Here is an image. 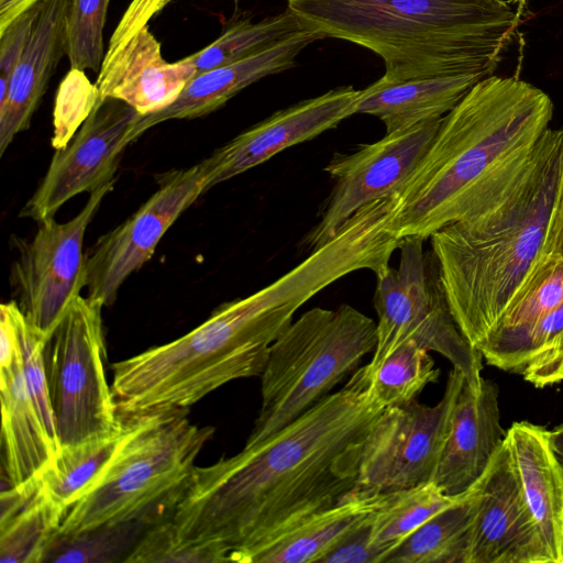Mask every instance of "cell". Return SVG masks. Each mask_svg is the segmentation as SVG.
<instances>
[{
  "mask_svg": "<svg viewBox=\"0 0 563 563\" xmlns=\"http://www.w3.org/2000/svg\"><path fill=\"white\" fill-rule=\"evenodd\" d=\"M386 408L357 368L278 432L196 467L168 517L177 534L225 549L232 562L353 494L363 444Z\"/></svg>",
  "mask_w": 563,
  "mask_h": 563,
  "instance_id": "obj_1",
  "label": "cell"
},
{
  "mask_svg": "<svg viewBox=\"0 0 563 563\" xmlns=\"http://www.w3.org/2000/svg\"><path fill=\"white\" fill-rule=\"evenodd\" d=\"M554 106L540 88L487 76L443 117L424 156L395 194L390 230L429 239L515 186L528 170Z\"/></svg>",
  "mask_w": 563,
  "mask_h": 563,
  "instance_id": "obj_2",
  "label": "cell"
},
{
  "mask_svg": "<svg viewBox=\"0 0 563 563\" xmlns=\"http://www.w3.org/2000/svg\"><path fill=\"white\" fill-rule=\"evenodd\" d=\"M563 176V129H548L522 178L429 239L452 316L477 345L539 264Z\"/></svg>",
  "mask_w": 563,
  "mask_h": 563,
  "instance_id": "obj_3",
  "label": "cell"
},
{
  "mask_svg": "<svg viewBox=\"0 0 563 563\" xmlns=\"http://www.w3.org/2000/svg\"><path fill=\"white\" fill-rule=\"evenodd\" d=\"M287 8L323 37L377 54L390 81L490 76L519 25L504 0H287Z\"/></svg>",
  "mask_w": 563,
  "mask_h": 563,
  "instance_id": "obj_4",
  "label": "cell"
},
{
  "mask_svg": "<svg viewBox=\"0 0 563 563\" xmlns=\"http://www.w3.org/2000/svg\"><path fill=\"white\" fill-rule=\"evenodd\" d=\"M299 308L294 289L276 279L222 303L179 339L112 364L119 413L188 410L229 382L261 376L271 345Z\"/></svg>",
  "mask_w": 563,
  "mask_h": 563,
  "instance_id": "obj_5",
  "label": "cell"
},
{
  "mask_svg": "<svg viewBox=\"0 0 563 563\" xmlns=\"http://www.w3.org/2000/svg\"><path fill=\"white\" fill-rule=\"evenodd\" d=\"M188 410L133 416L118 453L85 495L64 516L56 536H73L132 520L168 518L188 486L195 462L214 428L199 427Z\"/></svg>",
  "mask_w": 563,
  "mask_h": 563,
  "instance_id": "obj_6",
  "label": "cell"
},
{
  "mask_svg": "<svg viewBox=\"0 0 563 563\" xmlns=\"http://www.w3.org/2000/svg\"><path fill=\"white\" fill-rule=\"evenodd\" d=\"M376 322L343 303L312 308L273 342L261 377L262 404L245 446L261 443L318 404L374 352Z\"/></svg>",
  "mask_w": 563,
  "mask_h": 563,
  "instance_id": "obj_7",
  "label": "cell"
},
{
  "mask_svg": "<svg viewBox=\"0 0 563 563\" xmlns=\"http://www.w3.org/2000/svg\"><path fill=\"white\" fill-rule=\"evenodd\" d=\"M423 241L415 235L400 239L398 266L376 275L377 342L368 366H378L400 344L413 341L448 358L479 390L483 356L456 324L437 260L432 251H423Z\"/></svg>",
  "mask_w": 563,
  "mask_h": 563,
  "instance_id": "obj_8",
  "label": "cell"
},
{
  "mask_svg": "<svg viewBox=\"0 0 563 563\" xmlns=\"http://www.w3.org/2000/svg\"><path fill=\"white\" fill-rule=\"evenodd\" d=\"M102 308L77 296L45 339L43 357L60 448L109 434L122 424L107 383Z\"/></svg>",
  "mask_w": 563,
  "mask_h": 563,
  "instance_id": "obj_9",
  "label": "cell"
},
{
  "mask_svg": "<svg viewBox=\"0 0 563 563\" xmlns=\"http://www.w3.org/2000/svg\"><path fill=\"white\" fill-rule=\"evenodd\" d=\"M464 382L453 367L437 405L416 400L385 409L363 444L353 493L374 496L432 482Z\"/></svg>",
  "mask_w": 563,
  "mask_h": 563,
  "instance_id": "obj_10",
  "label": "cell"
},
{
  "mask_svg": "<svg viewBox=\"0 0 563 563\" xmlns=\"http://www.w3.org/2000/svg\"><path fill=\"white\" fill-rule=\"evenodd\" d=\"M113 186L114 181L91 192L71 220L65 223L54 218L40 221L32 239L16 241L18 256L10 273L14 301L44 336L85 288V233Z\"/></svg>",
  "mask_w": 563,
  "mask_h": 563,
  "instance_id": "obj_11",
  "label": "cell"
},
{
  "mask_svg": "<svg viewBox=\"0 0 563 563\" xmlns=\"http://www.w3.org/2000/svg\"><path fill=\"white\" fill-rule=\"evenodd\" d=\"M442 119L386 133L347 154H334L324 167L333 180L332 191L303 245L313 250L324 244L364 206L395 195L424 156Z\"/></svg>",
  "mask_w": 563,
  "mask_h": 563,
  "instance_id": "obj_12",
  "label": "cell"
},
{
  "mask_svg": "<svg viewBox=\"0 0 563 563\" xmlns=\"http://www.w3.org/2000/svg\"><path fill=\"white\" fill-rule=\"evenodd\" d=\"M205 191L201 163L163 175L158 189L86 255L88 298L103 307L112 305L126 278L151 260L163 235Z\"/></svg>",
  "mask_w": 563,
  "mask_h": 563,
  "instance_id": "obj_13",
  "label": "cell"
},
{
  "mask_svg": "<svg viewBox=\"0 0 563 563\" xmlns=\"http://www.w3.org/2000/svg\"><path fill=\"white\" fill-rule=\"evenodd\" d=\"M167 2L131 1L110 37L97 75L98 102L119 99L146 115L170 106L196 76L187 57L166 62L161 43L150 31L151 19Z\"/></svg>",
  "mask_w": 563,
  "mask_h": 563,
  "instance_id": "obj_14",
  "label": "cell"
},
{
  "mask_svg": "<svg viewBox=\"0 0 563 563\" xmlns=\"http://www.w3.org/2000/svg\"><path fill=\"white\" fill-rule=\"evenodd\" d=\"M122 100L97 102L77 134L56 150L47 172L20 216L36 222L54 218L58 209L81 192H93L114 181V174L137 117Z\"/></svg>",
  "mask_w": 563,
  "mask_h": 563,
  "instance_id": "obj_15",
  "label": "cell"
},
{
  "mask_svg": "<svg viewBox=\"0 0 563 563\" xmlns=\"http://www.w3.org/2000/svg\"><path fill=\"white\" fill-rule=\"evenodd\" d=\"M361 90L338 87L302 100L256 123L200 162L206 189L261 165L294 145L336 128L355 114Z\"/></svg>",
  "mask_w": 563,
  "mask_h": 563,
  "instance_id": "obj_16",
  "label": "cell"
},
{
  "mask_svg": "<svg viewBox=\"0 0 563 563\" xmlns=\"http://www.w3.org/2000/svg\"><path fill=\"white\" fill-rule=\"evenodd\" d=\"M479 483L468 563H552L507 439Z\"/></svg>",
  "mask_w": 563,
  "mask_h": 563,
  "instance_id": "obj_17",
  "label": "cell"
},
{
  "mask_svg": "<svg viewBox=\"0 0 563 563\" xmlns=\"http://www.w3.org/2000/svg\"><path fill=\"white\" fill-rule=\"evenodd\" d=\"M506 439L497 385L483 378L481 389L475 390L465 379L432 482L448 496L467 494L485 474Z\"/></svg>",
  "mask_w": 563,
  "mask_h": 563,
  "instance_id": "obj_18",
  "label": "cell"
},
{
  "mask_svg": "<svg viewBox=\"0 0 563 563\" xmlns=\"http://www.w3.org/2000/svg\"><path fill=\"white\" fill-rule=\"evenodd\" d=\"M322 38L306 27L256 54L195 76L170 106L137 117L131 131L132 141L164 121L195 119L218 110L253 82L294 67L300 52Z\"/></svg>",
  "mask_w": 563,
  "mask_h": 563,
  "instance_id": "obj_19",
  "label": "cell"
},
{
  "mask_svg": "<svg viewBox=\"0 0 563 563\" xmlns=\"http://www.w3.org/2000/svg\"><path fill=\"white\" fill-rule=\"evenodd\" d=\"M70 0H40L32 33L0 104V156L16 134L30 128L51 77L66 55V15Z\"/></svg>",
  "mask_w": 563,
  "mask_h": 563,
  "instance_id": "obj_20",
  "label": "cell"
},
{
  "mask_svg": "<svg viewBox=\"0 0 563 563\" xmlns=\"http://www.w3.org/2000/svg\"><path fill=\"white\" fill-rule=\"evenodd\" d=\"M0 380L2 476L11 486H21L40 477L58 449L27 389L19 346L13 362L0 367Z\"/></svg>",
  "mask_w": 563,
  "mask_h": 563,
  "instance_id": "obj_21",
  "label": "cell"
},
{
  "mask_svg": "<svg viewBox=\"0 0 563 563\" xmlns=\"http://www.w3.org/2000/svg\"><path fill=\"white\" fill-rule=\"evenodd\" d=\"M507 441L520 484L552 563H559L563 543V472L549 443V430L517 421Z\"/></svg>",
  "mask_w": 563,
  "mask_h": 563,
  "instance_id": "obj_22",
  "label": "cell"
},
{
  "mask_svg": "<svg viewBox=\"0 0 563 563\" xmlns=\"http://www.w3.org/2000/svg\"><path fill=\"white\" fill-rule=\"evenodd\" d=\"M485 77L461 74L390 81L380 77L361 90L356 113L378 118L386 133L446 115Z\"/></svg>",
  "mask_w": 563,
  "mask_h": 563,
  "instance_id": "obj_23",
  "label": "cell"
},
{
  "mask_svg": "<svg viewBox=\"0 0 563 563\" xmlns=\"http://www.w3.org/2000/svg\"><path fill=\"white\" fill-rule=\"evenodd\" d=\"M562 300L563 260H541L515 294L494 329L477 345L486 363L514 373L528 334Z\"/></svg>",
  "mask_w": 563,
  "mask_h": 563,
  "instance_id": "obj_24",
  "label": "cell"
},
{
  "mask_svg": "<svg viewBox=\"0 0 563 563\" xmlns=\"http://www.w3.org/2000/svg\"><path fill=\"white\" fill-rule=\"evenodd\" d=\"M376 495L351 494L339 504L317 511L246 553L241 563H310L319 559L368 515Z\"/></svg>",
  "mask_w": 563,
  "mask_h": 563,
  "instance_id": "obj_25",
  "label": "cell"
},
{
  "mask_svg": "<svg viewBox=\"0 0 563 563\" xmlns=\"http://www.w3.org/2000/svg\"><path fill=\"white\" fill-rule=\"evenodd\" d=\"M479 481L459 501L410 533L384 563H468Z\"/></svg>",
  "mask_w": 563,
  "mask_h": 563,
  "instance_id": "obj_26",
  "label": "cell"
},
{
  "mask_svg": "<svg viewBox=\"0 0 563 563\" xmlns=\"http://www.w3.org/2000/svg\"><path fill=\"white\" fill-rule=\"evenodd\" d=\"M115 431L82 443L63 446L41 475L45 495L64 516L111 463L133 426V416H123Z\"/></svg>",
  "mask_w": 563,
  "mask_h": 563,
  "instance_id": "obj_27",
  "label": "cell"
},
{
  "mask_svg": "<svg viewBox=\"0 0 563 563\" xmlns=\"http://www.w3.org/2000/svg\"><path fill=\"white\" fill-rule=\"evenodd\" d=\"M463 496H448L433 482L376 495L371 512L372 541L382 563L410 533Z\"/></svg>",
  "mask_w": 563,
  "mask_h": 563,
  "instance_id": "obj_28",
  "label": "cell"
},
{
  "mask_svg": "<svg viewBox=\"0 0 563 563\" xmlns=\"http://www.w3.org/2000/svg\"><path fill=\"white\" fill-rule=\"evenodd\" d=\"M305 29L288 8L258 22L240 20L207 47L187 56V59L195 66L197 76L256 54Z\"/></svg>",
  "mask_w": 563,
  "mask_h": 563,
  "instance_id": "obj_29",
  "label": "cell"
},
{
  "mask_svg": "<svg viewBox=\"0 0 563 563\" xmlns=\"http://www.w3.org/2000/svg\"><path fill=\"white\" fill-rule=\"evenodd\" d=\"M63 518V511L45 495L38 478V487L29 501L0 522V562L42 563Z\"/></svg>",
  "mask_w": 563,
  "mask_h": 563,
  "instance_id": "obj_30",
  "label": "cell"
},
{
  "mask_svg": "<svg viewBox=\"0 0 563 563\" xmlns=\"http://www.w3.org/2000/svg\"><path fill=\"white\" fill-rule=\"evenodd\" d=\"M366 367L372 391L386 409L418 400L424 387L440 375L429 352L413 341L400 344L378 366Z\"/></svg>",
  "mask_w": 563,
  "mask_h": 563,
  "instance_id": "obj_31",
  "label": "cell"
},
{
  "mask_svg": "<svg viewBox=\"0 0 563 563\" xmlns=\"http://www.w3.org/2000/svg\"><path fill=\"white\" fill-rule=\"evenodd\" d=\"M143 520L118 522L73 536H54L43 562L110 563L124 562L146 529Z\"/></svg>",
  "mask_w": 563,
  "mask_h": 563,
  "instance_id": "obj_32",
  "label": "cell"
},
{
  "mask_svg": "<svg viewBox=\"0 0 563 563\" xmlns=\"http://www.w3.org/2000/svg\"><path fill=\"white\" fill-rule=\"evenodd\" d=\"M514 373L538 388L563 380V300L532 328Z\"/></svg>",
  "mask_w": 563,
  "mask_h": 563,
  "instance_id": "obj_33",
  "label": "cell"
},
{
  "mask_svg": "<svg viewBox=\"0 0 563 563\" xmlns=\"http://www.w3.org/2000/svg\"><path fill=\"white\" fill-rule=\"evenodd\" d=\"M125 563H221L232 562L230 553L211 543H197L177 534L168 518L150 526Z\"/></svg>",
  "mask_w": 563,
  "mask_h": 563,
  "instance_id": "obj_34",
  "label": "cell"
},
{
  "mask_svg": "<svg viewBox=\"0 0 563 563\" xmlns=\"http://www.w3.org/2000/svg\"><path fill=\"white\" fill-rule=\"evenodd\" d=\"M109 1H69L66 15V56L70 68L99 73L106 54L103 27Z\"/></svg>",
  "mask_w": 563,
  "mask_h": 563,
  "instance_id": "obj_35",
  "label": "cell"
},
{
  "mask_svg": "<svg viewBox=\"0 0 563 563\" xmlns=\"http://www.w3.org/2000/svg\"><path fill=\"white\" fill-rule=\"evenodd\" d=\"M98 89L84 70L70 68L60 81L54 109L52 146L64 148L98 102Z\"/></svg>",
  "mask_w": 563,
  "mask_h": 563,
  "instance_id": "obj_36",
  "label": "cell"
},
{
  "mask_svg": "<svg viewBox=\"0 0 563 563\" xmlns=\"http://www.w3.org/2000/svg\"><path fill=\"white\" fill-rule=\"evenodd\" d=\"M37 13V3L20 14L0 33V104L4 102L14 69L27 44Z\"/></svg>",
  "mask_w": 563,
  "mask_h": 563,
  "instance_id": "obj_37",
  "label": "cell"
},
{
  "mask_svg": "<svg viewBox=\"0 0 563 563\" xmlns=\"http://www.w3.org/2000/svg\"><path fill=\"white\" fill-rule=\"evenodd\" d=\"M371 512L346 531L318 563H382V554L372 541Z\"/></svg>",
  "mask_w": 563,
  "mask_h": 563,
  "instance_id": "obj_38",
  "label": "cell"
},
{
  "mask_svg": "<svg viewBox=\"0 0 563 563\" xmlns=\"http://www.w3.org/2000/svg\"><path fill=\"white\" fill-rule=\"evenodd\" d=\"M544 258L563 260V176L544 241Z\"/></svg>",
  "mask_w": 563,
  "mask_h": 563,
  "instance_id": "obj_39",
  "label": "cell"
},
{
  "mask_svg": "<svg viewBox=\"0 0 563 563\" xmlns=\"http://www.w3.org/2000/svg\"><path fill=\"white\" fill-rule=\"evenodd\" d=\"M40 0H0V33Z\"/></svg>",
  "mask_w": 563,
  "mask_h": 563,
  "instance_id": "obj_40",
  "label": "cell"
},
{
  "mask_svg": "<svg viewBox=\"0 0 563 563\" xmlns=\"http://www.w3.org/2000/svg\"><path fill=\"white\" fill-rule=\"evenodd\" d=\"M549 443L552 453L563 472V422L554 429L549 430Z\"/></svg>",
  "mask_w": 563,
  "mask_h": 563,
  "instance_id": "obj_41",
  "label": "cell"
},
{
  "mask_svg": "<svg viewBox=\"0 0 563 563\" xmlns=\"http://www.w3.org/2000/svg\"><path fill=\"white\" fill-rule=\"evenodd\" d=\"M517 2H518V7H517V10H516V16H517V22L519 24L520 16L522 14V11H523L525 5L527 4L528 0H517Z\"/></svg>",
  "mask_w": 563,
  "mask_h": 563,
  "instance_id": "obj_42",
  "label": "cell"
}]
</instances>
